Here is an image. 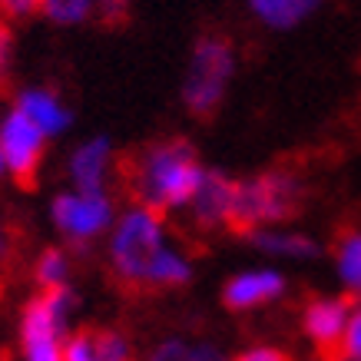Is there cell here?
I'll use <instances>...</instances> for the list:
<instances>
[{
	"instance_id": "1",
	"label": "cell",
	"mask_w": 361,
	"mask_h": 361,
	"mask_svg": "<svg viewBox=\"0 0 361 361\" xmlns=\"http://www.w3.org/2000/svg\"><path fill=\"white\" fill-rule=\"evenodd\" d=\"M206 166L199 163L196 146L189 140H159L146 146L133 166V192L136 202L159 209V212H179L189 206Z\"/></svg>"
},
{
	"instance_id": "2",
	"label": "cell",
	"mask_w": 361,
	"mask_h": 361,
	"mask_svg": "<svg viewBox=\"0 0 361 361\" xmlns=\"http://www.w3.org/2000/svg\"><path fill=\"white\" fill-rule=\"evenodd\" d=\"M166 242H169L166 212L146 206V202H133V206L120 209L106 232V265H110L113 279L130 288H142L146 269Z\"/></svg>"
},
{
	"instance_id": "3",
	"label": "cell",
	"mask_w": 361,
	"mask_h": 361,
	"mask_svg": "<svg viewBox=\"0 0 361 361\" xmlns=\"http://www.w3.org/2000/svg\"><path fill=\"white\" fill-rule=\"evenodd\" d=\"M235 70H239V56H235V44L229 37L216 30L199 33L189 50L183 87H179V99L189 116L212 120L229 97Z\"/></svg>"
},
{
	"instance_id": "4",
	"label": "cell",
	"mask_w": 361,
	"mask_h": 361,
	"mask_svg": "<svg viewBox=\"0 0 361 361\" xmlns=\"http://www.w3.org/2000/svg\"><path fill=\"white\" fill-rule=\"evenodd\" d=\"M305 202V179L292 169H265V173L235 179L229 226L235 232L285 226L295 219Z\"/></svg>"
},
{
	"instance_id": "5",
	"label": "cell",
	"mask_w": 361,
	"mask_h": 361,
	"mask_svg": "<svg viewBox=\"0 0 361 361\" xmlns=\"http://www.w3.org/2000/svg\"><path fill=\"white\" fill-rule=\"evenodd\" d=\"M116 202L110 189L106 192H83V189H63L50 199V222L60 232V239L73 249H90L97 239L110 232L116 219Z\"/></svg>"
},
{
	"instance_id": "6",
	"label": "cell",
	"mask_w": 361,
	"mask_h": 361,
	"mask_svg": "<svg viewBox=\"0 0 361 361\" xmlns=\"http://www.w3.org/2000/svg\"><path fill=\"white\" fill-rule=\"evenodd\" d=\"M47 136L23 116L17 106L0 116V153H4V169L17 186H33L40 166L47 156Z\"/></svg>"
},
{
	"instance_id": "7",
	"label": "cell",
	"mask_w": 361,
	"mask_h": 361,
	"mask_svg": "<svg viewBox=\"0 0 361 361\" xmlns=\"http://www.w3.org/2000/svg\"><path fill=\"white\" fill-rule=\"evenodd\" d=\"M288 292V279L282 269L275 265H255V269H242L229 275L219 288L222 308H229L232 315H249L255 308L275 305L279 298Z\"/></svg>"
},
{
	"instance_id": "8",
	"label": "cell",
	"mask_w": 361,
	"mask_h": 361,
	"mask_svg": "<svg viewBox=\"0 0 361 361\" xmlns=\"http://www.w3.org/2000/svg\"><path fill=\"white\" fill-rule=\"evenodd\" d=\"M351 305L355 302L348 295H315L302 305V331L315 345L322 361H335V348H338Z\"/></svg>"
},
{
	"instance_id": "9",
	"label": "cell",
	"mask_w": 361,
	"mask_h": 361,
	"mask_svg": "<svg viewBox=\"0 0 361 361\" xmlns=\"http://www.w3.org/2000/svg\"><path fill=\"white\" fill-rule=\"evenodd\" d=\"M113 149L110 136H90V140L77 142L70 156H66V179L70 189H83V192H106L110 189V176H113Z\"/></svg>"
},
{
	"instance_id": "10",
	"label": "cell",
	"mask_w": 361,
	"mask_h": 361,
	"mask_svg": "<svg viewBox=\"0 0 361 361\" xmlns=\"http://www.w3.org/2000/svg\"><path fill=\"white\" fill-rule=\"evenodd\" d=\"M63 335L66 331L50 318L44 298L40 295L27 298V305H23V312H20V325H17L20 361H63L60 358Z\"/></svg>"
},
{
	"instance_id": "11",
	"label": "cell",
	"mask_w": 361,
	"mask_h": 361,
	"mask_svg": "<svg viewBox=\"0 0 361 361\" xmlns=\"http://www.w3.org/2000/svg\"><path fill=\"white\" fill-rule=\"evenodd\" d=\"M232 196H235V179L229 173H222V169H209L206 166V173L199 179L186 209L199 229H219V226H229Z\"/></svg>"
},
{
	"instance_id": "12",
	"label": "cell",
	"mask_w": 361,
	"mask_h": 361,
	"mask_svg": "<svg viewBox=\"0 0 361 361\" xmlns=\"http://www.w3.org/2000/svg\"><path fill=\"white\" fill-rule=\"evenodd\" d=\"M13 106L44 133L47 140H60V136L73 130V110L50 87H23L17 93V99H13Z\"/></svg>"
},
{
	"instance_id": "13",
	"label": "cell",
	"mask_w": 361,
	"mask_h": 361,
	"mask_svg": "<svg viewBox=\"0 0 361 361\" xmlns=\"http://www.w3.org/2000/svg\"><path fill=\"white\" fill-rule=\"evenodd\" d=\"M252 249L269 255V259H285V262H315L322 255V242L302 229L288 226H265V229L245 232Z\"/></svg>"
},
{
	"instance_id": "14",
	"label": "cell",
	"mask_w": 361,
	"mask_h": 361,
	"mask_svg": "<svg viewBox=\"0 0 361 361\" xmlns=\"http://www.w3.org/2000/svg\"><path fill=\"white\" fill-rule=\"evenodd\" d=\"M325 0H245V11L252 13V20L262 23L272 33H288L312 20L322 11Z\"/></svg>"
},
{
	"instance_id": "15",
	"label": "cell",
	"mask_w": 361,
	"mask_h": 361,
	"mask_svg": "<svg viewBox=\"0 0 361 361\" xmlns=\"http://www.w3.org/2000/svg\"><path fill=\"white\" fill-rule=\"evenodd\" d=\"M192 259H189L186 252L173 245V242H166L163 249L153 255V262L146 269V279H142V288H183V285L192 282Z\"/></svg>"
},
{
	"instance_id": "16",
	"label": "cell",
	"mask_w": 361,
	"mask_h": 361,
	"mask_svg": "<svg viewBox=\"0 0 361 361\" xmlns=\"http://www.w3.org/2000/svg\"><path fill=\"white\" fill-rule=\"evenodd\" d=\"M335 275L348 298H361V229L345 232L335 242Z\"/></svg>"
},
{
	"instance_id": "17",
	"label": "cell",
	"mask_w": 361,
	"mask_h": 361,
	"mask_svg": "<svg viewBox=\"0 0 361 361\" xmlns=\"http://www.w3.org/2000/svg\"><path fill=\"white\" fill-rule=\"evenodd\" d=\"M70 275H73V262L63 245H47L33 259V282L40 285V292L56 288V285H70Z\"/></svg>"
},
{
	"instance_id": "18",
	"label": "cell",
	"mask_w": 361,
	"mask_h": 361,
	"mask_svg": "<svg viewBox=\"0 0 361 361\" xmlns=\"http://www.w3.org/2000/svg\"><path fill=\"white\" fill-rule=\"evenodd\" d=\"M40 13L56 27H80L93 17V0H40Z\"/></svg>"
},
{
	"instance_id": "19",
	"label": "cell",
	"mask_w": 361,
	"mask_h": 361,
	"mask_svg": "<svg viewBox=\"0 0 361 361\" xmlns=\"http://www.w3.org/2000/svg\"><path fill=\"white\" fill-rule=\"evenodd\" d=\"M93 361H136L133 341L120 329L93 331Z\"/></svg>"
},
{
	"instance_id": "20",
	"label": "cell",
	"mask_w": 361,
	"mask_h": 361,
	"mask_svg": "<svg viewBox=\"0 0 361 361\" xmlns=\"http://www.w3.org/2000/svg\"><path fill=\"white\" fill-rule=\"evenodd\" d=\"M335 361H361V302L351 305L348 312L345 331H341L338 348H335Z\"/></svg>"
},
{
	"instance_id": "21",
	"label": "cell",
	"mask_w": 361,
	"mask_h": 361,
	"mask_svg": "<svg viewBox=\"0 0 361 361\" xmlns=\"http://www.w3.org/2000/svg\"><path fill=\"white\" fill-rule=\"evenodd\" d=\"M60 358L63 361H93V331H66L63 345H60Z\"/></svg>"
},
{
	"instance_id": "22",
	"label": "cell",
	"mask_w": 361,
	"mask_h": 361,
	"mask_svg": "<svg viewBox=\"0 0 361 361\" xmlns=\"http://www.w3.org/2000/svg\"><path fill=\"white\" fill-rule=\"evenodd\" d=\"M186 351H189V341L173 335V338H163L156 341L153 348L146 351L140 361H186Z\"/></svg>"
},
{
	"instance_id": "23",
	"label": "cell",
	"mask_w": 361,
	"mask_h": 361,
	"mask_svg": "<svg viewBox=\"0 0 361 361\" xmlns=\"http://www.w3.org/2000/svg\"><path fill=\"white\" fill-rule=\"evenodd\" d=\"M93 17L106 27H120L130 20V0H93Z\"/></svg>"
},
{
	"instance_id": "24",
	"label": "cell",
	"mask_w": 361,
	"mask_h": 361,
	"mask_svg": "<svg viewBox=\"0 0 361 361\" xmlns=\"http://www.w3.org/2000/svg\"><path fill=\"white\" fill-rule=\"evenodd\" d=\"M229 361H295L285 348L279 345H249V348L229 355Z\"/></svg>"
},
{
	"instance_id": "25",
	"label": "cell",
	"mask_w": 361,
	"mask_h": 361,
	"mask_svg": "<svg viewBox=\"0 0 361 361\" xmlns=\"http://www.w3.org/2000/svg\"><path fill=\"white\" fill-rule=\"evenodd\" d=\"M40 13V0H0V20H30Z\"/></svg>"
},
{
	"instance_id": "26",
	"label": "cell",
	"mask_w": 361,
	"mask_h": 361,
	"mask_svg": "<svg viewBox=\"0 0 361 361\" xmlns=\"http://www.w3.org/2000/svg\"><path fill=\"white\" fill-rule=\"evenodd\" d=\"M13 70V30L7 27V20H0V87L11 80Z\"/></svg>"
},
{
	"instance_id": "27",
	"label": "cell",
	"mask_w": 361,
	"mask_h": 361,
	"mask_svg": "<svg viewBox=\"0 0 361 361\" xmlns=\"http://www.w3.org/2000/svg\"><path fill=\"white\" fill-rule=\"evenodd\" d=\"M186 361H229V355L216 341H189Z\"/></svg>"
},
{
	"instance_id": "28",
	"label": "cell",
	"mask_w": 361,
	"mask_h": 361,
	"mask_svg": "<svg viewBox=\"0 0 361 361\" xmlns=\"http://www.w3.org/2000/svg\"><path fill=\"white\" fill-rule=\"evenodd\" d=\"M4 176H7V169H4V153H0V179H4Z\"/></svg>"
}]
</instances>
